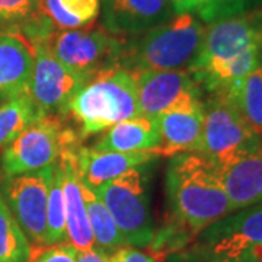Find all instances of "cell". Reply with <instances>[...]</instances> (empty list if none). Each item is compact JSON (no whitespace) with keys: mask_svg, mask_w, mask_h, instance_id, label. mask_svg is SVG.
<instances>
[{"mask_svg":"<svg viewBox=\"0 0 262 262\" xmlns=\"http://www.w3.org/2000/svg\"><path fill=\"white\" fill-rule=\"evenodd\" d=\"M229 98L262 139V64L246 76Z\"/></svg>","mask_w":262,"mask_h":262,"instance_id":"cb8c5ba5","label":"cell"},{"mask_svg":"<svg viewBox=\"0 0 262 262\" xmlns=\"http://www.w3.org/2000/svg\"><path fill=\"white\" fill-rule=\"evenodd\" d=\"M175 15L169 0H101V28L115 37L140 35Z\"/></svg>","mask_w":262,"mask_h":262,"instance_id":"4fadbf2b","label":"cell"},{"mask_svg":"<svg viewBox=\"0 0 262 262\" xmlns=\"http://www.w3.org/2000/svg\"><path fill=\"white\" fill-rule=\"evenodd\" d=\"M111 262H156L147 253L134 248H120L111 253Z\"/></svg>","mask_w":262,"mask_h":262,"instance_id":"f1b7e54d","label":"cell"},{"mask_svg":"<svg viewBox=\"0 0 262 262\" xmlns=\"http://www.w3.org/2000/svg\"><path fill=\"white\" fill-rule=\"evenodd\" d=\"M262 0H195L194 15L207 25L258 9Z\"/></svg>","mask_w":262,"mask_h":262,"instance_id":"484cf974","label":"cell"},{"mask_svg":"<svg viewBox=\"0 0 262 262\" xmlns=\"http://www.w3.org/2000/svg\"><path fill=\"white\" fill-rule=\"evenodd\" d=\"M141 115L158 118L162 114L203 105V91L188 70L136 72Z\"/></svg>","mask_w":262,"mask_h":262,"instance_id":"8fae6325","label":"cell"},{"mask_svg":"<svg viewBox=\"0 0 262 262\" xmlns=\"http://www.w3.org/2000/svg\"><path fill=\"white\" fill-rule=\"evenodd\" d=\"M75 262H111V253L95 245L88 251H77Z\"/></svg>","mask_w":262,"mask_h":262,"instance_id":"f546056e","label":"cell"},{"mask_svg":"<svg viewBox=\"0 0 262 262\" xmlns=\"http://www.w3.org/2000/svg\"><path fill=\"white\" fill-rule=\"evenodd\" d=\"M41 0H0V25L18 29L39 12Z\"/></svg>","mask_w":262,"mask_h":262,"instance_id":"4316f807","label":"cell"},{"mask_svg":"<svg viewBox=\"0 0 262 262\" xmlns=\"http://www.w3.org/2000/svg\"><path fill=\"white\" fill-rule=\"evenodd\" d=\"M214 166L233 213L262 204V149Z\"/></svg>","mask_w":262,"mask_h":262,"instance_id":"9a60e30c","label":"cell"},{"mask_svg":"<svg viewBox=\"0 0 262 262\" xmlns=\"http://www.w3.org/2000/svg\"><path fill=\"white\" fill-rule=\"evenodd\" d=\"M262 149V139L226 95L203 101V143L200 155L219 165Z\"/></svg>","mask_w":262,"mask_h":262,"instance_id":"5b68a950","label":"cell"},{"mask_svg":"<svg viewBox=\"0 0 262 262\" xmlns=\"http://www.w3.org/2000/svg\"><path fill=\"white\" fill-rule=\"evenodd\" d=\"M173 6L175 13H194L195 9V0H169Z\"/></svg>","mask_w":262,"mask_h":262,"instance_id":"1f68e13d","label":"cell"},{"mask_svg":"<svg viewBox=\"0 0 262 262\" xmlns=\"http://www.w3.org/2000/svg\"><path fill=\"white\" fill-rule=\"evenodd\" d=\"M53 165L5 179L0 194L28 241L47 246V200Z\"/></svg>","mask_w":262,"mask_h":262,"instance_id":"ba28073f","label":"cell"},{"mask_svg":"<svg viewBox=\"0 0 262 262\" xmlns=\"http://www.w3.org/2000/svg\"><path fill=\"white\" fill-rule=\"evenodd\" d=\"M46 114L28 94H20L0 105V149H5L29 125L44 118Z\"/></svg>","mask_w":262,"mask_h":262,"instance_id":"44dd1931","label":"cell"},{"mask_svg":"<svg viewBox=\"0 0 262 262\" xmlns=\"http://www.w3.org/2000/svg\"><path fill=\"white\" fill-rule=\"evenodd\" d=\"M32 245L0 194V262H29Z\"/></svg>","mask_w":262,"mask_h":262,"instance_id":"603a6c76","label":"cell"},{"mask_svg":"<svg viewBox=\"0 0 262 262\" xmlns=\"http://www.w3.org/2000/svg\"><path fill=\"white\" fill-rule=\"evenodd\" d=\"M34 67V51L18 32H0V94H27Z\"/></svg>","mask_w":262,"mask_h":262,"instance_id":"ac0fdd59","label":"cell"},{"mask_svg":"<svg viewBox=\"0 0 262 262\" xmlns=\"http://www.w3.org/2000/svg\"><path fill=\"white\" fill-rule=\"evenodd\" d=\"M255 46L262 47V6L207 25L203 44L188 72L223 63Z\"/></svg>","mask_w":262,"mask_h":262,"instance_id":"30bf717a","label":"cell"},{"mask_svg":"<svg viewBox=\"0 0 262 262\" xmlns=\"http://www.w3.org/2000/svg\"><path fill=\"white\" fill-rule=\"evenodd\" d=\"M77 146V143L66 146L58 156V162L63 175L66 227L69 244L73 245L77 251H88L94 248L95 241L84 204L82 181L79 178V172L76 168L75 150Z\"/></svg>","mask_w":262,"mask_h":262,"instance_id":"5bb4252c","label":"cell"},{"mask_svg":"<svg viewBox=\"0 0 262 262\" xmlns=\"http://www.w3.org/2000/svg\"><path fill=\"white\" fill-rule=\"evenodd\" d=\"M165 188L169 217L155 233L151 245L156 251L181 249L208 226L233 213L214 163L200 153L170 156Z\"/></svg>","mask_w":262,"mask_h":262,"instance_id":"6da1fadb","label":"cell"},{"mask_svg":"<svg viewBox=\"0 0 262 262\" xmlns=\"http://www.w3.org/2000/svg\"><path fill=\"white\" fill-rule=\"evenodd\" d=\"M39 44H46L61 64L91 82L120 69L125 38L111 35L102 28L64 29L53 32L47 41Z\"/></svg>","mask_w":262,"mask_h":262,"instance_id":"8992f818","label":"cell"},{"mask_svg":"<svg viewBox=\"0 0 262 262\" xmlns=\"http://www.w3.org/2000/svg\"><path fill=\"white\" fill-rule=\"evenodd\" d=\"M162 146L159 125L156 118L137 117L118 122L95 143L91 149L98 151H118V153H136V151H156Z\"/></svg>","mask_w":262,"mask_h":262,"instance_id":"d6986e66","label":"cell"},{"mask_svg":"<svg viewBox=\"0 0 262 262\" xmlns=\"http://www.w3.org/2000/svg\"><path fill=\"white\" fill-rule=\"evenodd\" d=\"M204 34L206 25L194 13H177L156 28L125 38L120 67L130 73L188 70Z\"/></svg>","mask_w":262,"mask_h":262,"instance_id":"7a4b0ae2","label":"cell"},{"mask_svg":"<svg viewBox=\"0 0 262 262\" xmlns=\"http://www.w3.org/2000/svg\"><path fill=\"white\" fill-rule=\"evenodd\" d=\"M82 191H83L89 225H91V230L94 234L96 246H99L108 253H113L117 249L124 248L125 246L124 237L118 226L115 225L113 215L110 214L108 208L91 188L82 184Z\"/></svg>","mask_w":262,"mask_h":262,"instance_id":"7402d4cb","label":"cell"},{"mask_svg":"<svg viewBox=\"0 0 262 262\" xmlns=\"http://www.w3.org/2000/svg\"><path fill=\"white\" fill-rule=\"evenodd\" d=\"M39 9L57 28H86L99 16L101 0H41Z\"/></svg>","mask_w":262,"mask_h":262,"instance_id":"ffe728a7","label":"cell"},{"mask_svg":"<svg viewBox=\"0 0 262 262\" xmlns=\"http://www.w3.org/2000/svg\"><path fill=\"white\" fill-rule=\"evenodd\" d=\"M156 151H98L91 147L77 146L75 150L76 168L82 184L91 189L121 177L127 170L158 159Z\"/></svg>","mask_w":262,"mask_h":262,"instance_id":"2e32d148","label":"cell"},{"mask_svg":"<svg viewBox=\"0 0 262 262\" xmlns=\"http://www.w3.org/2000/svg\"><path fill=\"white\" fill-rule=\"evenodd\" d=\"M162 146L158 155L173 156L178 153H200L203 143V105L162 114L156 118Z\"/></svg>","mask_w":262,"mask_h":262,"instance_id":"e0dca14e","label":"cell"},{"mask_svg":"<svg viewBox=\"0 0 262 262\" xmlns=\"http://www.w3.org/2000/svg\"><path fill=\"white\" fill-rule=\"evenodd\" d=\"M8 99H10V98H8L6 95H3V94H0V105H3V103L6 102Z\"/></svg>","mask_w":262,"mask_h":262,"instance_id":"836d02e7","label":"cell"},{"mask_svg":"<svg viewBox=\"0 0 262 262\" xmlns=\"http://www.w3.org/2000/svg\"><path fill=\"white\" fill-rule=\"evenodd\" d=\"M196 258L237 256L262 246V204L230 213L195 239Z\"/></svg>","mask_w":262,"mask_h":262,"instance_id":"7c38bea8","label":"cell"},{"mask_svg":"<svg viewBox=\"0 0 262 262\" xmlns=\"http://www.w3.org/2000/svg\"><path fill=\"white\" fill-rule=\"evenodd\" d=\"M151 162L133 168L121 177L92 189L113 215L125 246L149 248L155 237L150 208Z\"/></svg>","mask_w":262,"mask_h":262,"instance_id":"277c9868","label":"cell"},{"mask_svg":"<svg viewBox=\"0 0 262 262\" xmlns=\"http://www.w3.org/2000/svg\"><path fill=\"white\" fill-rule=\"evenodd\" d=\"M252 252L255 255V258L258 259V262H262V246H258V248L252 249Z\"/></svg>","mask_w":262,"mask_h":262,"instance_id":"d6a6232c","label":"cell"},{"mask_svg":"<svg viewBox=\"0 0 262 262\" xmlns=\"http://www.w3.org/2000/svg\"><path fill=\"white\" fill-rule=\"evenodd\" d=\"M200 262H258L252 251L241 253L237 256H220V258H198Z\"/></svg>","mask_w":262,"mask_h":262,"instance_id":"4dcf8cb0","label":"cell"},{"mask_svg":"<svg viewBox=\"0 0 262 262\" xmlns=\"http://www.w3.org/2000/svg\"><path fill=\"white\" fill-rule=\"evenodd\" d=\"M31 47L34 51V67L27 94L46 115L58 117L66 114L73 98L89 80L61 64L46 44Z\"/></svg>","mask_w":262,"mask_h":262,"instance_id":"9c48e42d","label":"cell"},{"mask_svg":"<svg viewBox=\"0 0 262 262\" xmlns=\"http://www.w3.org/2000/svg\"><path fill=\"white\" fill-rule=\"evenodd\" d=\"M77 140L73 130L64 128L58 117L46 115L3 149L2 170L6 178L39 170L53 165L61 150Z\"/></svg>","mask_w":262,"mask_h":262,"instance_id":"52a82bcc","label":"cell"},{"mask_svg":"<svg viewBox=\"0 0 262 262\" xmlns=\"http://www.w3.org/2000/svg\"><path fill=\"white\" fill-rule=\"evenodd\" d=\"M77 249L73 245L61 244L37 248L32 246L29 262H75Z\"/></svg>","mask_w":262,"mask_h":262,"instance_id":"83f0119b","label":"cell"},{"mask_svg":"<svg viewBox=\"0 0 262 262\" xmlns=\"http://www.w3.org/2000/svg\"><path fill=\"white\" fill-rule=\"evenodd\" d=\"M69 244L66 227V207L63 195V175L58 159L53 163V175L47 200V246Z\"/></svg>","mask_w":262,"mask_h":262,"instance_id":"d4e9b609","label":"cell"},{"mask_svg":"<svg viewBox=\"0 0 262 262\" xmlns=\"http://www.w3.org/2000/svg\"><path fill=\"white\" fill-rule=\"evenodd\" d=\"M69 111L80 124L82 137L141 117L136 80L121 67L106 72L84 84L73 98Z\"/></svg>","mask_w":262,"mask_h":262,"instance_id":"3957f363","label":"cell"}]
</instances>
